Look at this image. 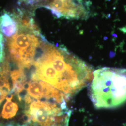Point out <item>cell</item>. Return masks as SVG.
<instances>
[{"instance_id":"1","label":"cell","mask_w":126,"mask_h":126,"mask_svg":"<svg viewBox=\"0 0 126 126\" xmlns=\"http://www.w3.org/2000/svg\"><path fill=\"white\" fill-rule=\"evenodd\" d=\"M89 95L96 108H112L126 101V69L103 67L93 72Z\"/></svg>"}]
</instances>
